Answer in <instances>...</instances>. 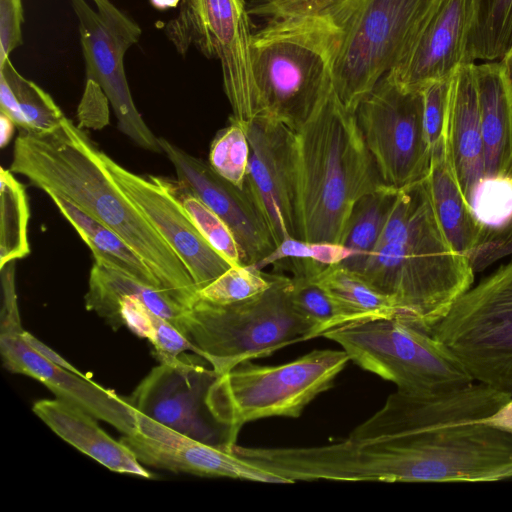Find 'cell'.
<instances>
[{
    "label": "cell",
    "mask_w": 512,
    "mask_h": 512,
    "mask_svg": "<svg viewBox=\"0 0 512 512\" xmlns=\"http://www.w3.org/2000/svg\"><path fill=\"white\" fill-rule=\"evenodd\" d=\"M479 0H432L416 24L393 70L406 91L451 78L468 62V48L479 14Z\"/></svg>",
    "instance_id": "obj_14"
},
{
    "label": "cell",
    "mask_w": 512,
    "mask_h": 512,
    "mask_svg": "<svg viewBox=\"0 0 512 512\" xmlns=\"http://www.w3.org/2000/svg\"><path fill=\"white\" fill-rule=\"evenodd\" d=\"M79 26L86 79L100 86L111 104L117 127L142 149L163 153L157 137L137 110L124 69V56L138 42L139 25L110 0H70Z\"/></svg>",
    "instance_id": "obj_12"
},
{
    "label": "cell",
    "mask_w": 512,
    "mask_h": 512,
    "mask_svg": "<svg viewBox=\"0 0 512 512\" xmlns=\"http://www.w3.org/2000/svg\"><path fill=\"white\" fill-rule=\"evenodd\" d=\"M469 205L487 228L486 234L505 228L512 222V180L504 174L484 176L475 186Z\"/></svg>",
    "instance_id": "obj_35"
},
{
    "label": "cell",
    "mask_w": 512,
    "mask_h": 512,
    "mask_svg": "<svg viewBox=\"0 0 512 512\" xmlns=\"http://www.w3.org/2000/svg\"><path fill=\"white\" fill-rule=\"evenodd\" d=\"M501 67L505 82L507 84L509 93L512 97V45L505 53L503 58L498 61Z\"/></svg>",
    "instance_id": "obj_48"
},
{
    "label": "cell",
    "mask_w": 512,
    "mask_h": 512,
    "mask_svg": "<svg viewBox=\"0 0 512 512\" xmlns=\"http://www.w3.org/2000/svg\"><path fill=\"white\" fill-rule=\"evenodd\" d=\"M310 279L332 296L355 323L381 318L406 319L392 298L340 264L324 266Z\"/></svg>",
    "instance_id": "obj_27"
},
{
    "label": "cell",
    "mask_w": 512,
    "mask_h": 512,
    "mask_svg": "<svg viewBox=\"0 0 512 512\" xmlns=\"http://www.w3.org/2000/svg\"><path fill=\"white\" fill-rule=\"evenodd\" d=\"M218 131L209 151L208 163L222 178L244 189L249 162V142L244 127L232 120Z\"/></svg>",
    "instance_id": "obj_34"
},
{
    "label": "cell",
    "mask_w": 512,
    "mask_h": 512,
    "mask_svg": "<svg viewBox=\"0 0 512 512\" xmlns=\"http://www.w3.org/2000/svg\"><path fill=\"white\" fill-rule=\"evenodd\" d=\"M511 398L508 393L475 381L449 392L427 396L397 390L348 437L355 440L398 437L434 422L482 420Z\"/></svg>",
    "instance_id": "obj_18"
},
{
    "label": "cell",
    "mask_w": 512,
    "mask_h": 512,
    "mask_svg": "<svg viewBox=\"0 0 512 512\" xmlns=\"http://www.w3.org/2000/svg\"><path fill=\"white\" fill-rule=\"evenodd\" d=\"M165 33L183 57L195 48L220 63L224 93L232 109L229 120L242 126L254 119L251 67L254 34L245 0H181Z\"/></svg>",
    "instance_id": "obj_10"
},
{
    "label": "cell",
    "mask_w": 512,
    "mask_h": 512,
    "mask_svg": "<svg viewBox=\"0 0 512 512\" xmlns=\"http://www.w3.org/2000/svg\"><path fill=\"white\" fill-rule=\"evenodd\" d=\"M121 326H127L137 336L151 341L163 318L150 310L135 296H125L118 303Z\"/></svg>",
    "instance_id": "obj_40"
},
{
    "label": "cell",
    "mask_w": 512,
    "mask_h": 512,
    "mask_svg": "<svg viewBox=\"0 0 512 512\" xmlns=\"http://www.w3.org/2000/svg\"><path fill=\"white\" fill-rule=\"evenodd\" d=\"M120 441L142 463L201 477H227L273 484H288L275 475L224 448L166 427L137 412L135 430Z\"/></svg>",
    "instance_id": "obj_17"
},
{
    "label": "cell",
    "mask_w": 512,
    "mask_h": 512,
    "mask_svg": "<svg viewBox=\"0 0 512 512\" xmlns=\"http://www.w3.org/2000/svg\"><path fill=\"white\" fill-rule=\"evenodd\" d=\"M354 114L385 185L399 190L428 176L432 150L421 91H406L387 74Z\"/></svg>",
    "instance_id": "obj_11"
},
{
    "label": "cell",
    "mask_w": 512,
    "mask_h": 512,
    "mask_svg": "<svg viewBox=\"0 0 512 512\" xmlns=\"http://www.w3.org/2000/svg\"><path fill=\"white\" fill-rule=\"evenodd\" d=\"M249 142L244 190L264 219L275 246L297 237L294 130L258 119L243 126Z\"/></svg>",
    "instance_id": "obj_15"
},
{
    "label": "cell",
    "mask_w": 512,
    "mask_h": 512,
    "mask_svg": "<svg viewBox=\"0 0 512 512\" xmlns=\"http://www.w3.org/2000/svg\"><path fill=\"white\" fill-rule=\"evenodd\" d=\"M32 410L60 438L109 470L152 477L130 448L110 437L82 409L56 398L39 400Z\"/></svg>",
    "instance_id": "obj_22"
},
{
    "label": "cell",
    "mask_w": 512,
    "mask_h": 512,
    "mask_svg": "<svg viewBox=\"0 0 512 512\" xmlns=\"http://www.w3.org/2000/svg\"><path fill=\"white\" fill-rule=\"evenodd\" d=\"M432 0H339L330 10L342 34L333 64V90L346 110L396 66Z\"/></svg>",
    "instance_id": "obj_8"
},
{
    "label": "cell",
    "mask_w": 512,
    "mask_h": 512,
    "mask_svg": "<svg viewBox=\"0 0 512 512\" xmlns=\"http://www.w3.org/2000/svg\"><path fill=\"white\" fill-rule=\"evenodd\" d=\"M429 333L475 382L512 396V259L463 293Z\"/></svg>",
    "instance_id": "obj_9"
},
{
    "label": "cell",
    "mask_w": 512,
    "mask_h": 512,
    "mask_svg": "<svg viewBox=\"0 0 512 512\" xmlns=\"http://www.w3.org/2000/svg\"><path fill=\"white\" fill-rule=\"evenodd\" d=\"M48 196L90 248L94 261L171 296L142 258L115 231L65 198L53 194Z\"/></svg>",
    "instance_id": "obj_26"
},
{
    "label": "cell",
    "mask_w": 512,
    "mask_h": 512,
    "mask_svg": "<svg viewBox=\"0 0 512 512\" xmlns=\"http://www.w3.org/2000/svg\"><path fill=\"white\" fill-rule=\"evenodd\" d=\"M446 137L454 170L467 200L485 176L475 63L460 66L450 78Z\"/></svg>",
    "instance_id": "obj_21"
},
{
    "label": "cell",
    "mask_w": 512,
    "mask_h": 512,
    "mask_svg": "<svg viewBox=\"0 0 512 512\" xmlns=\"http://www.w3.org/2000/svg\"><path fill=\"white\" fill-rule=\"evenodd\" d=\"M181 0H150L151 5L157 10H167L179 7Z\"/></svg>",
    "instance_id": "obj_49"
},
{
    "label": "cell",
    "mask_w": 512,
    "mask_h": 512,
    "mask_svg": "<svg viewBox=\"0 0 512 512\" xmlns=\"http://www.w3.org/2000/svg\"><path fill=\"white\" fill-rule=\"evenodd\" d=\"M24 330L0 333V351L5 367L13 373L36 379L56 398L104 421L123 435L136 427L137 411L118 396L82 375L45 357L23 337Z\"/></svg>",
    "instance_id": "obj_19"
},
{
    "label": "cell",
    "mask_w": 512,
    "mask_h": 512,
    "mask_svg": "<svg viewBox=\"0 0 512 512\" xmlns=\"http://www.w3.org/2000/svg\"><path fill=\"white\" fill-rule=\"evenodd\" d=\"M99 148L67 117L49 133L21 129L10 171L47 195L70 201L115 231L148 265L166 291L187 309L198 299L191 275L103 165Z\"/></svg>",
    "instance_id": "obj_1"
},
{
    "label": "cell",
    "mask_w": 512,
    "mask_h": 512,
    "mask_svg": "<svg viewBox=\"0 0 512 512\" xmlns=\"http://www.w3.org/2000/svg\"><path fill=\"white\" fill-rule=\"evenodd\" d=\"M109 100L92 80L86 79L83 96L77 109V118L81 129L100 130L109 124Z\"/></svg>",
    "instance_id": "obj_41"
},
{
    "label": "cell",
    "mask_w": 512,
    "mask_h": 512,
    "mask_svg": "<svg viewBox=\"0 0 512 512\" xmlns=\"http://www.w3.org/2000/svg\"><path fill=\"white\" fill-rule=\"evenodd\" d=\"M23 22L22 0H0V68L10 53L23 44Z\"/></svg>",
    "instance_id": "obj_39"
},
{
    "label": "cell",
    "mask_w": 512,
    "mask_h": 512,
    "mask_svg": "<svg viewBox=\"0 0 512 512\" xmlns=\"http://www.w3.org/2000/svg\"><path fill=\"white\" fill-rule=\"evenodd\" d=\"M1 271L0 333L24 330L21 326L15 286L16 261L7 263Z\"/></svg>",
    "instance_id": "obj_43"
},
{
    "label": "cell",
    "mask_w": 512,
    "mask_h": 512,
    "mask_svg": "<svg viewBox=\"0 0 512 512\" xmlns=\"http://www.w3.org/2000/svg\"><path fill=\"white\" fill-rule=\"evenodd\" d=\"M348 361L343 349L313 350L276 366L245 361L215 379L206 403L214 419L227 428L232 448L248 422L298 418L310 402L333 386Z\"/></svg>",
    "instance_id": "obj_6"
},
{
    "label": "cell",
    "mask_w": 512,
    "mask_h": 512,
    "mask_svg": "<svg viewBox=\"0 0 512 512\" xmlns=\"http://www.w3.org/2000/svg\"><path fill=\"white\" fill-rule=\"evenodd\" d=\"M29 205L24 185L10 170L0 169V269L30 253Z\"/></svg>",
    "instance_id": "obj_29"
},
{
    "label": "cell",
    "mask_w": 512,
    "mask_h": 512,
    "mask_svg": "<svg viewBox=\"0 0 512 512\" xmlns=\"http://www.w3.org/2000/svg\"><path fill=\"white\" fill-rule=\"evenodd\" d=\"M125 296L137 297L150 310L171 322L185 334L184 321L189 309L166 293L144 285L110 266L94 261L85 294L86 309L98 314L116 330L121 327L118 303Z\"/></svg>",
    "instance_id": "obj_24"
},
{
    "label": "cell",
    "mask_w": 512,
    "mask_h": 512,
    "mask_svg": "<svg viewBox=\"0 0 512 512\" xmlns=\"http://www.w3.org/2000/svg\"><path fill=\"white\" fill-rule=\"evenodd\" d=\"M449 86L450 78L430 83L421 90L424 128L431 150L445 133Z\"/></svg>",
    "instance_id": "obj_38"
},
{
    "label": "cell",
    "mask_w": 512,
    "mask_h": 512,
    "mask_svg": "<svg viewBox=\"0 0 512 512\" xmlns=\"http://www.w3.org/2000/svg\"><path fill=\"white\" fill-rule=\"evenodd\" d=\"M272 283V274L254 266L237 265L198 290V297L216 304H233L264 293Z\"/></svg>",
    "instance_id": "obj_36"
},
{
    "label": "cell",
    "mask_w": 512,
    "mask_h": 512,
    "mask_svg": "<svg viewBox=\"0 0 512 512\" xmlns=\"http://www.w3.org/2000/svg\"><path fill=\"white\" fill-rule=\"evenodd\" d=\"M341 34L331 10L267 19L251 44L253 121L270 119L299 129L333 89Z\"/></svg>",
    "instance_id": "obj_4"
},
{
    "label": "cell",
    "mask_w": 512,
    "mask_h": 512,
    "mask_svg": "<svg viewBox=\"0 0 512 512\" xmlns=\"http://www.w3.org/2000/svg\"><path fill=\"white\" fill-rule=\"evenodd\" d=\"M12 88L26 121V130L49 133L61 126L66 116L53 98L40 86L23 77L10 59L0 68Z\"/></svg>",
    "instance_id": "obj_33"
},
{
    "label": "cell",
    "mask_w": 512,
    "mask_h": 512,
    "mask_svg": "<svg viewBox=\"0 0 512 512\" xmlns=\"http://www.w3.org/2000/svg\"><path fill=\"white\" fill-rule=\"evenodd\" d=\"M297 237L342 244L355 203L385 185L355 114L332 89L294 132Z\"/></svg>",
    "instance_id": "obj_3"
},
{
    "label": "cell",
    "mask_w": 512,
    "mask_h": 512,
    "mask_svg": "<svg viewBox=\"0 0 512 512\" xmlns=\"http://www.w3.org/2000/svg\"><path fill=\"white\" fill-rule=\"evenodd\" d=\"M485 176L502 175L512 145V97L499 62H475Z\"/></svg>",
    "instance_id": "obj_25"
},
{
    "label": "cell",
    "mask_w": 512,
    "mask_h": 512,
    "mask_svg": "<svg viewBox=\"0 0 512 512\" xmlns=\"http://www.w3.org/2000/svg\"><path fill=\"white\" fill-rule=\"evenodd\" d=\"M350 256L351 252L342 244L289 238L277 245L254 267L262 270L268 265H275L283 260H309L323 265H333L343 263Z\"/></svg>",
    "instance_id": "obj_37"
},
{
    "label": "cell",
    "mask_w": 512,
    "mask_h": 512,
    "mask_svg": "<svg viewBox=\"0 0 512 512\" xmlns=\"http://www.w3.org/2000/svg\"><path fill=\"white\" fill-rule=\"evenodd\" d=\"M272 278V286L254 298L216 304L198 297L190 309L184 321L185 335L193 352L218 376L245 361L310 340V325L289 299L287 276L272 274Z\"/></svg>",
    "instance_id": "obj_5"
},
{
    "label": "cell",
    "mask_w": 512,
    "mask_h": 512,
    "mask_svg": "<svg viewBox=\"0 0 512 512\" xmlns=\"http://www.w3.org/2000/svg\"><path fill=\"white\" fill-rule=\"evenodd\" d=\"M286 286L294 309L311 327L310 339L320 337L338 327L355 323L332 296L310 278L287 276Z\"/></svg>",
    "instance_id": "obj_31"
},
{
    "label": "cell",
    "mask_w": 512,
    "mask_h": 512,
    "mask_svg": "<svg viewBox=\"0 0 512 512\" xmlns=\"http://www.w3.org/2000/svg\"><path fill=\"white\" fill-rule=\"evenodd\" d=\"M218 374L200 355L160 362L125 399L139 413L196 440L231 451L226 427L209 411L207 394Z\"/></svg>",
    "instance_id": "obj_13"
},
{
    "label": "cell",
    "mask_w": 512,
    "mask_h": 512,
    "mask_svg": "<svg viewBox=\"0 0 512 512\" xmlns=\"http://www.w3.org/2000/svg\"><path fill=\"white\" fill-rule=\"evenodd\" d=\"M0 112L10 117L16 126L26 130V121L16 96L2 75H0Z\"/></svg>",
    "instance_id": "obj_44"
},
{
    "label": "cell",
    "mask_w": 512,
    "mask_h": 512,
    "mask_svg": "<svg viewBox=\"0 0 512 512\" xmlns=\"http://www.w3.org/2000/svg\"><path fill=\"white\" fill-rule=\"evenodd\" d=\"M159 143L176 171L177 181L229 226L240 248L243 265L254 266L275 249L264 219L244 189L234 186L209 163L169 140L159 137Z\"/></svg>",
    "instance_id": "obj_20"
},
{
    "label": "cell",
    "mask_w": 512,
    "mask_h": 512,
    "mask_svg": "<svg viewBox=\"0 0 512 512\" xmlns=\"http://www.w3.org/2000/svg\"><path fill=\"white\" fill-rule=\"evenodd\" d=\"M468 62H498L512 45V0H479Z\"/></svg>",
    "instance_id": "obj_30"
},
{
    "label": "cell",
    "mask_w": 512,
    "mask_h": 512,
    "mask_svg": "<svg viewBox=\"0 0 512 512\" xmlns=\"http://www.w3.org/2000/svg\"><path fill=\"white\" fill-rule=\"evenodd\" d=\"M399 190L383 185L355 203L342 243L351 256L340 265L354 273L362 268L378 243Z\"/></svg>",
    "instance_id": "obj_28"
},
{
    "label": "cell",
    "mask_w": 512,
    "mask_h": 512,
    "mask_svg": "<svg viewBox=\"0 0 512 512\" xmlns=\"http://www.w3.org/2000/svg\"><path fill=\"white\" fill-rule=\"evenodd\" d=\"M15 123L7 115L0 112V146L4 148L11 140Z\"/></svg>",
    "instance_id": "obj_47"
},
{
    "label": "cell",
    "mask_w": 512,
    "mask_h": 512,
    "mask_svg": "<svg viewBox=\"0 0 512 512\" xmlns=\"http://www.w3.org/2000/svg\"><path fill=\"white\" fill-rule=\"evenodd\" d=\"M474 272L446 238L425 178L398 191L376 247L356 274L392 298L406 321L430 332L471 288Z\"/></svg>",
    "instance_id": "obj_2"
},
{
    "label": "cell",
    "mask_w": 512,
    "mask_h": 512,
    "mask_svg": "<svg viewBox=\"0 0 512 512\" xmlns=\"http://www.w3.org/2000/svg\"><path fill=\"white\" fill-rule=\"evenodd\" d=\"M426 180L437 220L446 238L455 251L471 260L483 244L487 228L477 220L461 190L446 133L432 148Z\"/></svg>",
    "instance_id": "obj_23"
},
{
    "label": "cell",
    "mask_w": 512,
    "mask_h": 512,
    "mask_svg": "<svg viewBox=\"0 0 512 512\" xmlns=\"http://www.w3.org/2000/svg\"><path fill=\"white\" fill-rule=\"evenodd\" d=\"M322 337L338 343L351 361L404 393L441 394L474 381L443 343L402 318L348 324Z\"/></svg>",
    "instance_id": "obj_7"
},
{
    "label": "cell",
    "mask_w": 512,
    "mask_h": 512,
    "mask_svg": "<svg viewBox=\"0 0 512 512\" xmlns=\"http://www.w3.org/2000/svg\"><path fill=\"white\" fill-rule=\"evenodd\" d=\"M481 422L512 432V398L491 416L482 419Z\"/></svg>",
    "instance_id": "obj_46"
},
{
    "label": "cell",
    "mask_w": 512,
    "mask_h": 512,
    "mask_svg": "<svg viewBox=\"0 0 512 512\" xmlns=\"http://www.w3.org/2000/svg\"><path fill=\"white\" fill-rule=\"evenodd\" d=\"M107 172L185 265L198 290L232 265L198 232L162 178L137 175L99 150Z\"/></svg>",
    "instance_id": "obj_16"
},
{
    "label": "cell",
    "mask_w": 512,
    "mask_h": 512,
    "mask_svg": "<svg viewBox=\"0 0 512 512\" xmlns=\"http://www.w3.org/2000/svg\"><path fill=\"white\" fill-rule=\"evenodd\" d=\"M339 0H259L252 8L251 15L266 19L288 15H305L326 12Z\"/></svg>",
    "instance_id": "obj_42"
},
{
    "label": "cell",
    "mask_w": 512,
    "mask_h": 512,
    "mask_svg": "<svg viewBox=\"0 0 512 512\" xmlns=\"http://www.w3.org/2000/svg\"><path fill=\"white\" fill-rule=\"evenodd\" d=\"M504 175L508 176L512 180V145L509 160L504 172ZM512 243V222L505 228L487 233L482 246L474 254L475 257L485 253L489 249L494 250L500 247H506Z\"/></svg>",
    "instance_id": "obj_45"
},
{
    "label": "cell",
    "mask_w": 512,
    "mask_h": 512,
    "mask_svg": "<svg viewBox=\"0 0 512 512\" xmlns=\"http://www.w3.org/2000/svg\"><path fill=\"white\" fill-rule=\"evenodd\" d=\"M164 182L179 200L190 220L207 243L232 266L243 265L238 243L225 221L178 181L169 183L164 180Z\"/></svg>",
    "instance_id": "obj_32"
}]
</instances>
